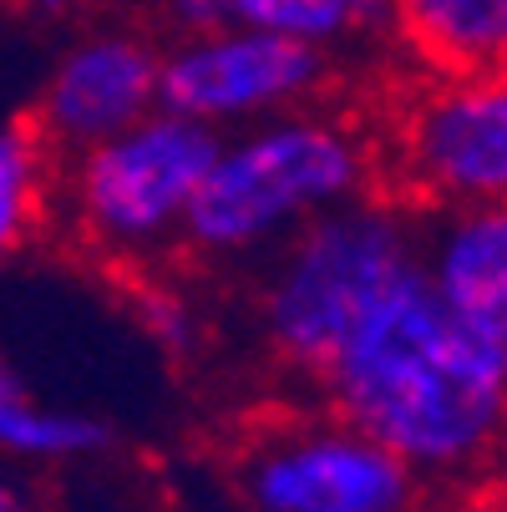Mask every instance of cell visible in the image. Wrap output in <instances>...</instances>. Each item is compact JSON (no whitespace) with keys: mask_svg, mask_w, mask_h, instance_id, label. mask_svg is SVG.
<instances>
[{"mask_svg":"<svg viewBox=\"0 0 507 512\" xmlns=\"http://www.w3.org/2000/svg\"><path fill=\"white\" fill-rule=\"evenodd\" d=\"M142 320H148L153 340H158L163 350H173V355H188L193 340H198V320H193V310H188L178 295H148V305H142Z\"/></svg>","mask_w":507,"mask_h":512,"instance_id":"14","label":"cell"},{"mask_svg":"<svg viewBox=\"0 0 507 512\" xmlns=\"http://www.w3.org/2000/svg\"><path fill=\"white\" fill-rule=\"evenodd\" d=\"M163 107V51L137 31H97L61 51L36 97V127L51 148L87 153Z\"/></svg>","mask_w":507,"mask_h":512,"instance_id":"8","label":"cell"},{"mask_svg":"<svg viewBox=\"0 0 507 512\" xmlns=\"http://www.w3.org/2000/svg\"><path fill=\"white\" fill-rule=\"evenodd\" d=\"M431 289L477 330L507 345V203L431 213L421 229Z\"/></svg>","mask_w":507,"mask_h":512,"instance_id":"9","label":"cell"},{"mask_svg":"<svg viewBox=\"0 0 507 512\" xmlns=\"http://www.w3.org/2000/svg\"><path fill=\"white\" fill-rule=\"evenodd\" d=\"M51 142L36 117H11L0 132V244L21 249L41 229Z\"/></svg>","mask_w":507,"mask_h":512,"instance_id":"13","label":"cell"},{"mask_svg":"<svg viewBox=\"0 0 507 512\" xmlns=\"http://www.w3.org/2000/svg\"><path fill=\"white\" fill-rule=\"evenodd\" d=\"M330 77V51L254 26L178 36L163 51V107L213 132L300 112Z\"/></svg>","mask_w":507,"mask_h":512,"instance_id":"7","label":"cell"},{"mask_svg":"<svg viewBox=\"0 0 507 512\" xmlns=\"http://www.w3.org/2000/svg\"><path fill=\"white\" fill-rule=\"evenodd\" d=\"M0 512H31V507H26V502H21L16 492H6V502H0Z\"/></svg>","mask_w":507,"mask_h":512,"instance_id":"18","label":"cell"},{"mask_svg":"<svg viewBox=\"0 0 507 512\" xmlns=\"http://www.w3.org/2000/svg\"><path fill=\"white\" fill-rule=\"evenodd\" d=\"M234 26L295 36L310 46L401 36V0H234Z\"/></svg>","mask_w":507,"mask_h":512,"instance_id":"11","label":"cell"},{"mask_svg":"<svg viewBox=\"0 0 507 512\" xmlns=\"http://www.w3.org/2000/svg\"><path fill=\"white\" fill-rule=\"evenodd\" d=\"M371 193V148L330 112H284L224 137L183 249L198 259L274 254L315 218Z\"/></svg>","mask_w":507,"mask_h":512,"instance_id":"2","label":"cell"},{"mask_svg":"<svg viewBox=\"0 0 507 512\" xmlns=\"http://www.w3.org/2000/svg\"><path fill=\"white\" fill-rule=\"evenodd\" d=\"M163 16L178 36L224 31V26H234V0H163Z\"/></svg>","mask_w":507,"mask_h":512,"instance_id":"15","label":"cell"},{"mask_svg":"<svg viewBox=\"0 0 507 512\" xmlns=\"http://www.w3.org/2000/svg\"><path fill=\"white\" fill-rule=\"evenodd\" d=\"M401 41L442 71L507 66V0H401Z\"/></svg>","mask_w":507,"mask_h":512,"instance_id":"10","label":"cell"},{"mask_svg":"<svg viewBox=\"0 0 507 512\" xmlns=\"http://www.w3.org/2000/svg\"><path fill=\"white\" fill-rule=\"evenodd\" d=\"M447 512H507V492H467L462 502H452Z\"/></svg>","mask_w":507,"mask_h":512,"instance_id":"16","label":"cell"},{"mask_svg":"<svg viewBox=\"0 0 507 512\" xmlns=\"http://www.w3.org/2000/svg\"><path fill=\"white\" fill-rule=\"evenodd\" d=\"M234 482L254 512H416L426 482L345 416L274 421L249 436Z\"/></svg>","mask_w":507,"mask_h":512,"instance_id":"5","label":"cell"},{"mask_svg":"<svg viewBox=\"0 0 507 512\" xmlns=\"http://www.w3.org/2000/svg\"><path fill=\"white\" fill-rule=\"evenodd\" d=\"M219 153L224 132L158 107L137 127L71 158V224L97 254L117 264L153 259L183 244L188 213Z\"/></svg>","mask_w":507,"mask_h":512,"instance_id":"4","label":"cell"},{"mask_svg":"<svg viewBox=\"0 0 507 512\" xmlns=\"http://www.w3.org/2000/svg\"><path fill=\"white\" fill-rule=\"evenodd\" d=\"M411 274H421V229L386 198H355L274 249L259 284L264 345L279 365L320 381Z\"/></svg>","mask_w":507,"mask_h":512,"instance_id":"3","label":"cell"},{"mask_svg":"<svg viewBox=\"0 0 507 512\" xmlns=\"http://www.w3.org/2000/svg\"><path fill=\"white\" fill-rule=\"evenodd\" d=\"M401 193L431 213L507 203V66L447 71L396 122Z\"/></svg>","mask_w":507,"mask_h":512,"instance_id":"6","label":"cell"},{"mask_svg":"<svg viewBox=\"0 0 507 512\" xmlns=\"http://www.w3.org/2000/svg\"><path fill=\"white\" fill-rule=\"evenodd\" d=\"M16 6H26V11H36V16H66L71 11V0H16Z\"/></svg>","mask_w":507,"mask_h":512,"instance_id":"17","label":"cell"},{"mask_svg":"<svg viewBox=\"0 0 507 512\" xmlns=\"http://www.w3.org/2000/svg\"><path fill=\"white\" fill-rule=\"evenodd\" d=\"M0 447L21 462H77L112 447V426L87 411L41 406L6 365V376H0Z\"/></svg>","mask_w":507,"mask_h":512,"instance_id":"12","label":"cell"},{"mask_svg":"<svg viewBox=\"0 0 507 512\" xmlns=\"http://www.w3.org/2000/svg\"><path fill=\"white\" fill-rule=\"evenodd\" d=\"M320 391L426 487L482 492L507 462V345L467 325L426 264L345 340Z\"/></svg>","mask_w":507,"mask_h":512,"instance_id":"1","label":"cell"}]
</instances>
